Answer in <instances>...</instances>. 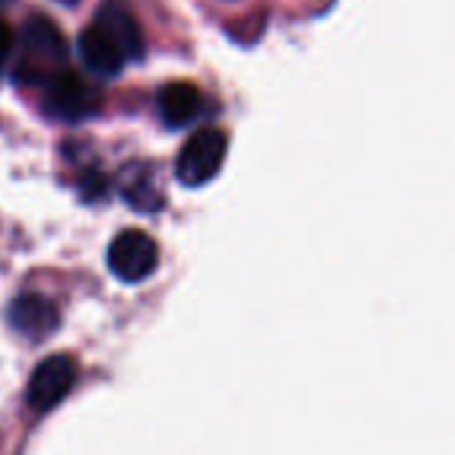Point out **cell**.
Returning a JSON list of instances; mask_svg holds the SVG:
<instances>
[{"mask_svg":"<svg viewBox=\"0 0 455 455\" xmlns=\"http://www.w3.org/2000/svg\"><path fill=\"white\" fill-rule=\"evenodd\" d=\"M200 107H203V96L197 91V85L192 83H168L160 88L157 93V109H160V117L165 125L171 128H184L189 125L197 115H200Z\"/></svg>","mask_w":455,"mask_h":455,"instance_id":"9","label":"cell"},{"mask_svg":"<svg viewBox=\"0 0 455 455\" xmlns=\"http://www.w3.org/2000/svg\"><path fill=\"white\" fill-rule=\"evenodd\" d=\"M123 197L136 208V211H157L163 205V195L155 189L149 176H131L123 184Z\"/></svg>","mask_w":455,"mask_h":455,"instance_id":"10","label":"cell"},{"mask_svg":"<svg viewBox=\"0 0 455 455\" xmlns=\"http://www.w3.org/2000/svg\"><path fill=\"white\" fill-rule=\"evenodd\" d=\"M157 259H160L157 243L141 229L120 232L109 243V251H107L109 272L117 280L128 283V285H136V283L147 280L157 269Z\"/></svg>","mask_w":455,"mask_h":455,"instance_id":"3","label":"cell"},{"mask_svg":"<svg viewBox=\"0 0 455 455\" xmlns=\"http://www.w3.org/2000/svg\"><path fill=\"white\" fill-rule=\"evenodd\" d=\"M8 325L24 339L43 341L59 328V309L51 299L40 293H21L8 307Z\"/></svg>","mask_w":455,"mask_h":455,"instance_id":"6","label":"cell"},{"mask_svg":"<svg viewBox=\"0 0 455 455\" xmlns=\"http://www.w3.org/2000/svg\"><path fill=\"white\" fill-rule=\"evenodd\" d=\"M13 45H16V37H13V29L5 19H0V72L5 67V61L11 59L13 53Z\"/></svg>","mask_w":455,"mask_h":455,"instance_id":"11","label":"cell"},{"mask_svg":"<svg viewBox=\"0 0 455 455\" xmlns=\"http://www.w3.org/2000/svg\"><path fill=\"white\" fill-rule=\"evenodd\" d=\"M229 139L219 128H203L187 139L176 157V179L184 187H203L208 184L224 165Z\"/></svg>","mask_w":455,"mask_h":455,"instance_id":"2","label":"cell"},{"mask_svg":"<svg viewBox=\"0 0 455 455\" xmlns=\"http://www.w3.org/2000/svg\"><path fill=\"white\" fill-rule=\"evenodd\" d=\"M64 3H75V0H64Z\"/></svg>","mask_w":455,"mask_h":455,"instance_id":"12","label":"cell"},{"mask_svg":"<svg viewBox=\"0 0 455 455\" xmlns=\"http://www.w3.org/2000/svg\"><path fill=\"white\" fill-rule=\"evenodd\" d=\"M19 45L16 80L21 85L48 83L67 61V40L48 16H32L21 27Z\"/></svg>","mask_w":455,"mask_h":455,"instance_id":"1","label":"cell"},{"mask_svg":"<svg viewBox=\"0 0 455 455\" xmlns=\"http://www.w3.org/2000/svg\"><path fill=\"white\" fill-rule=\"evenodd\" d=\"M77 376L75 360L67 355H51L45 357L29 376L27 384V403L35 413H45L56 408L72 389Z\"/></svg>","mask_w":455,"mask_h":455,"instance_id":"4","label":"cell"},{"mask_svg":"<svg viewBox=\"0 0 455 455\" xmlns=\"http://www.w3.org/2000/svg\"><path fill=\"white\" fill-rule=\"evenodd\" d=\"M43 107L48 115L59 120H80L99 107V99H96V91L80 75L69 69H59L45 83Z\"/></svg>","mask_w":455,"mask_h":455,"instance_id":"5","label":"cell"},{"mask_svg":"<svg viewBox=\"0 0 455 455\" xmlns=\"http://www.w3.org/2000/svg\"><path fill=\"white\" fill-rule=\"evenodd\" d=\"M77 51H80V59L83 64L96 72V75H104V77H115L125 64H128V56L123 51V45L99 24V21H91L80 37H77Z\"/></svg>","mask_w":455,"mask_h":455,"instance_id":"7","label":"cell"},{"mask_svg":"<svg viewBox=\"0 0 455 455\" xmlns=\"http://www.w3.org/2000/svg\"><path fill=\"white\" fill-rule=\"evenodd\" d=\"M93 21H99L125 51L128 61L141 59L144 53V35L141 27L136 21V16L131 13V8L123 0H104L93 16Z\"/></svg>","mask_w":455,"mask_h":455,"instance_id":"8","label":"cell"}]
</instances>
